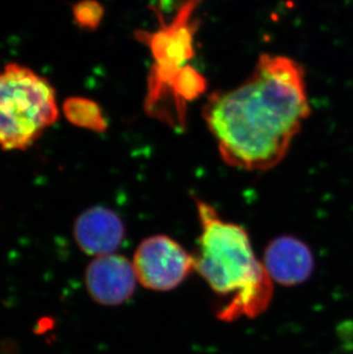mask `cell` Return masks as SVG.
<instances>
[{
    "label": "cell",
    "instance_id": "5",
    "mask_svg": "<svg viewBox=\"0 0 353 354\" xmlns=\"http://www.w3.org/2000/svg\"><path fill=\"white\" fill-rule=\"evenodd\" d=\"M138 282L148 290L170 291L195 272V257L168 235H153L141 241L134 251Z\"/></svg>",
    "mask_w": 353,
    "mask_h": 354
},
{
    "label": "cell",
    "instance_id": "4",
    "mask_svg": "<svg viewBox=\"0 0 353 354\" xmlns=\"http://www.w3.org/2000/svg\"><path fill=\"white\" fill-rule=\"evenodd\" d=\"M200 3L201 0H187L169 24L164 22L161 12H157L161 21L159 30L136 32V38L150 47L154 59L145 101V109L150 116L165 120L171 83L195 54L194 35L197 26L192 17Z\"/></svg>",
    "mask_w": 353,
    "mask_h": 354
},
{
    "label": "cell",
    "instance_id": "8",
    "mask_svg": "<svg viewBox=\"0 0 353 354\" xmlns=\"http://www.w3.org/2000/svg\"><path fill=\"white\" fill-rule=\"evenodd\" d=\"M264 268L272 281L284 287L304 283L314 271V252L305 242L290 235L275 237L267 244Z\"/></svg>",
    "mask_w": 353,
    "mask_h": 354
},
{
    "label": "cell",
    "instance_id": "2",
    "mask_svg": "<svg viewBox=\"0 0 353 354\" xmlns=\"http://www.w3.org/2000/svg\"><path fill=\"white\" fill-rule=\"evenodd\" d=\"M201 233L195 272L219 298L216 317L221 321L258 317L273 297V281L257 258L249 235L240 225L221 219L216 209L195 200Z\"/></svg>",
    "mask_w": 353,
    "mask_h": 354
},
{
    "label": "cell",
    "instance_id": "11",
    "mask_svg": "<svg viewBox=\"0 0 353 354\" xmlns=\"http://www.w3.org/2000/svg\"><path fill=\"white\" fill-rule=\"evenodd\" d=\"M73 15L77 27L94 31L104 20L105 8L97 0H82L73 6Z\"/></svg>",
    "mask_w": 353,
    "mask_h": 354
},
{
    "label": "cell",
    "instance_id": "3",
    "mask_svg": "<svg viewBox=\"0 0 353 354\" xmlns=\"http://www.w3.org/2000/svg\"><path fill=\"white\" fill-rule=\"evenodd\" d=\"M59 118L57 90L50 80L17 62L0 69V149L27 151Z\"/></svg>",
    "mask_w": 353,
    "mask_h": 354
},
{
    "label": "cell",
    "instance_id": "10",
    "mask_svg": "<svg viewBox=\"0 0 353 354\" xmlns=\"http://www.w3.org/2000/svg\"><path fill=\"white\" fill-rule=\"evenodd\" d=\"M62 114L69 123L80 129L97 133H102L108 129V122L100 104L89 97H68L62 104Z\"/></svg>",
    "mask_w": 353,
    "mask_h": 354
},
{
    "label": "cell",
    "instance_id": "6",
    "mask_svg": "<svg viewBox=\"0 0 353 354\" xmlns=\"http://www.w3.org/2000/svg\"><path fill=\"white\" fill-rule=\"evenodd\" d=\"M137 282L132 261L120 254L94 257L85 270L87 294L104 306H118L129 301Z\"/></svg>",
    "mask_w": 353,
    "mask_h": 354
},
{
    "label": "cell",
    "instance_id": "7",
    "mask_svg": "<svg viewBox=\"0 0 353 354\" xmlns=\"http://www.w3.org/2000/svg\"><path fill=\"white\" fill-rule=\"evenodd\" d=\"M73 235L84 254L99 257L118 249L125 237V226L116 211L96 205L78 214Z\"/></svg>",
    "mask_w": 353,
    "mask_h": 354
},
{
    "label": "cell",
    "instance_id": "1",
    "mask_svg": "<svg viewBox=\"0 0 353 354\" xmlns=\"http://www.w3.org/2000/svg\"><path fill=\"white\" fill-rule=\"evenodd\" d=\"M310 113L303 67L262 54L244 83L210 95L203 118L225 163L266 171L286 158Z\"/></svg>",
    "mask_w": 353,
    "mask_h": 354
},
{
    "label": "cell",
    "instance_id": "9",
    "mask_svg": "<svg viewBox=\"0 0 353 354\" xmlns=\"http://www.w3.org/2000/svg\"><path fill=\"white\" fill-rule=\"evenodd\" d=\"M207 80L193 66L187 64L178 73L169 90V102L174 106L178 123L185 125L186 104L197 100L207 90Z\"/></svg>",
    "mask_w": 353,
    "mask_h": 354
}]
</instances>
